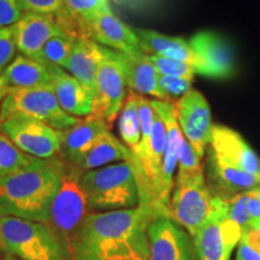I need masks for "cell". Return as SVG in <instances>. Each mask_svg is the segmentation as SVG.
Listing matches in <instances>:
<instances>
[{
  "mask_svg": "<svg viewBox=\"0 0 260 260\" xmlns=\"http://www.w3.org/2000/svg\"><path fill=\"white\" fill-rule=\"evenodd\" d=\"M155 218L142 206L88 213L71 240L75 260H148V226Z\"/></svg>",
  "mask_w": 260,
  "mask_h": 260,
  "instance_id": "obj_1",
  "label": "cell"
},
{
  "mask_svg": "<svg viewBox=\"0 0 260 260\" xmlns=\"http://www.w3.org/2000/svg\"><path fill=\"white\" fill-rule=\"evenodd\" d=\"M63 172L61 162L37 158L28 167L0 181V217L47 223Z\"/></svg>",
  "mask_w": 260,
  "mask_h": 260,
  "instance_id": "obj_2",
  "label": "cell"
},
{
  "mask_svg": "<svg viewBox=\"0 0 260 260\" xmlns=\"http://www.w3.org/2000/svg\"><path fill=\"white\" fill-rule=\"evenodd\" d=\"M0 248L19 260H75L71 248L47 223L0 217Z\"/></svg>",
  "mask_w": 260,
  "mask_h": 260,
  "instance_id": "obj_3",
  "label": "cell"
},
{
  "mask_svg": "<svg viewBox=\"0 0 260 260\" xmlns=\"http://www.w3.org/2000/svg\"><path fill=\"white\" fill-rule=\"evenodd\" d=\"M80 182L89 210L109 212L133 209L140 205L139 186L132 161L84 171Z\"/></svg>",
  "mask_w": 260,
  "mask_h": 260,
  "instance_id": "obj_4",
  "label": "cell"
},
{
  "mask_svg": "<svg viewBox=\"0 0 260 260\" xmlns=\"http://www.w3.org/2000/svg\"><path fill=\"white\" fill-rule=\"evenodd\" d=\"M16 116L38 119L59 132L71 128L81 119L64 112L52 83L34 88L10 89L0 106V123Z\"/></svg>",
  "mask_w": 260,
  "mask_h": 260,
  "instance_id": "obj_5",
  "label": "cell"
},
{
  "mask_svg": "<svg viewBox=\"0 0 260 260\" xmlns=\"http://www.w3.org/2000/svg\"><path fill=\"white\" fill-rule=\"evenodd\" d=\"M214 211V195L204 175L177 176L171 194L169 218L193 237L209 222Z\"/></svg>",
  "mask_w": 260,
  "mask_h": 260,
  "instance_id": "obj_6",
  "label": "cell"
},
{
  "mask_svg": "<svg viewBox=\"0 0 260 260\" xmlns=\"http://www.w3.org/2000/svg\"><path fill=\"white\" fill-rule=\"evenodd\" d=\"M151 103L167 126V146H165L164 159H162L157 199L154 204V216L157 219L162 217L169 218L171 194L175 187L174 176L176 168L178 167L184 135L178 124L176 103L164 102V100H151Z\"/></svg>",
  "mask_w": 260,
  "mask_h": 260,
  "instance_id": "obj_7",
  "label": "cell"
},
{
  "mask_svg": "<svg viewBox=\"0 0 260 260\" xmlns=\"http://www.w3.org/2000/svg\"><path fill=\"white\" fill-rule=\"evenodd\" d=\"M75 170L63 172L61 183L50 210L47 224L71 245V240L88 216V201ZM71 248V247H70Z\"/></svg>",
  "mask_w": 260,
  "mask_h": 260,
  "instance_id": "obj_8",
  "label": "cell"
},
{
  "mask_svg": "<svg viewBox=\"0 0 260 260\" xmlns=\"http://www.w3.org/2000/svg\"><path fill=\"white\" fill-rule=\"evenodd\" d=\"M243 235L242 228L225 218V199L214 195L212 217L193 236L198 260H230Z\"/></svg>",
  "mask_w": 260,
  "mask_h": 260,
  "instance_id": "obj_9",
  "label": "cell"
},
{
  "mask_svg": "<svg viewBox=\"0 0 260 260\" xmlns=\"http://www.w3.org/2000/svg\"><path fill=\"white\" fill-rule=\"evenodd\" d=\"M102 46V45H100ZM103 58L96 76L93 115L111 125L121 113L126 99V77L116 51L102 46Z\"/></svg>",
  "mask_w": 260,
  "mask_h": 260,
  "instance_id": "obj_10",
  "label": "cell"
},
{
  "mask_svg": "<svg viewBox=\"0 0 260 260\" xmlns=\"http://www.w3.org/2000/svg\"><path fill=\"white\" fill-rule=\"evenodd\" d=\"M0 132L30 157L52 159L61 153V132L30 117H11L0 123Z\"/></svg>",
  "mask_w": 260,
  "mask_h": 260,
  "instance_id": "obj_11",
  "label": "cell"
},
{
  "mask_svg": "<svg viewBox=\"0 0 260 260\" xmlns=\"http://www.w3.org/2000/svg\"><path fill=\"white\" fill-rule=\"evenodd\" d=\"M177 119L184 138L203 159L212 139V116L206 98L199 90L191 89L176 103Z\"/></svg>",
  "mask_w": 260,
  "mask_h": 260,
  "instance_id": "obj_12",
  "label": "cell"
},
{
  "mask_svg": "<svg viewBox=\"0 0 260 260\" xmlns=\"http://www.w3.org/2000/svg\"><path fill=\"white\" fill-rule=\"evenodd\" d=\"M148 260H198L193 237L167 217L148 226Z\"/></svg>",
  "mask_w": 260,
  "mask_h": 260,
  "instance_id": "obj_13",
  "label": "cell"
},
{
  "mask_svg": "<svg viewBox=\"0 0 260 260\" xmlns=\"http://www.w3.org/2000/svg\"><path fill=\"white\" fill-rule=\"evenodd\" d=\"M12 27L17 50L22 56L40 63H42V51L47 42L56 35L65 32L57 15L38 12H24L23 17Z\"/></svg>",
  "mask_w": 260,
  "mask_h": 260,
  "instance_id": "obj_14",
  "label": "cell"
},
{
  "mask_svg": "<svg viewBox=\"0 0 260 260\" xmlns=\"http://www.w3.org/2000/svg\"><path fill=\"white\" fill-rule=\"evenodd\" d=\"M81 34L92 39L98 45L122 53L141 52L134 29L129 28L112 14L111 9L100 12L89 21H77Z\"/></svg>",
  "mask_w": 260,
  "mask_h": 260,
  "instance_id": "obj_15",
  "label": "cell"
},
{
  "mask_svg": "<svg viewBox=\"0 0 260 260\" xmlns=\"http://www.w3.org/2000/svg\"><path fill=\"white\" fill-rule=\"evenodd\" d=\"M190 47L205 63V76L211 79H229L235 74L236 61L232 45L218 32L204 30L193 35Z\"/></svg>",
  "mask_w": 260,
  "mask_h": 260,
  "instance_id": "obj_16",
  "label": "cell"
},
{
  "mask_svg": "<svg viewBox=\"0 0 260 260\" xmlns=\"http://www.w3.org/2000/svg\"><path fill=\"white\" fill-rule=\"evenodd\" d=\"M110 125L105 119L95 115H89L80 119L71 128L61 132V153L69 164L77 165L94 145L110 132Z\"/></svg>",
  "mask_w": 260,
  "mask_h": 260,
  "instance_id": "obj_17",
  "label": "cell"
},
{
  "mask_svg": "<svg viewBox=\"0 0 260 260\" xmlns=\"http://www.w3.org/2000/svg\"><path fill=\"white\" fill-rule=\"evenodd\" d=\"M133 29L139 39L140 47L144 53L148 56H161L184 61L194 68L195 74L205 76V73H206L205 63L190 47L189 41H186L181 38L168 37V35L160 34V32L151 30V29Z\"/></svg>",
  "mask_w": 260,
  "mask_h": 260,
  "instance_id": "obj_18",
  "label": "cell"
},
{
  "mask_svg": "<svg viewBox=\"0 0 260 260\" xmlns=\"http://www.w3.org/2000/svg\"><path fill=\"white\" fill-rule=\"evenodd\" d=\"M210 149L243 171L260 176V158L235 130L214 125Z\"/></svg>",
  "mask_w": 260,
  "mask_h": 260,
  "instance_id": "obj_19",
  "label": "cell"
},
{
  "mask_svg": "<svg viewBox=\"0 0 260 260\" xmlns=\"http://www.w3.org/2000/svg\"><path fill=\"white\" fill-rule=\"evenodd\" d=\"M209 177L216 188V197L229 199L260 186V176L243 171L232 162L224 160L209 149Z\"/></svg>",
  "mask_w": 260,
  "mask_h": 260,
  "instance_id": "obj_20",
  "label": "cell"
},
{
  "mask_svg": "<svg viewBox=\"0 0 260 260\" xmlns=\"http://www.w3.org/2000/svg\"><path fill=\"white\" fill-rule=\"evenodd\" d=\"M52 74V86L61 109L68 115L81 118L92 115L93 94L73 75L56 65H48Z\"/></svg>",
  "mask_w": 260,
  "mask_h": 260,
  "instance_id": "obj_21",
  "label": "cell"
},
{
  "mask_svg": "<svg viewBox=\"0 0 260 260\" xmlns=\"http://www.w3.org/2000/svg\"><path fill=\"white\" fill-rule=\"evenodd\" d=\"M117 54L124 69L126 84L133 92L139 95L146 94V95L157 98V100L170 102L159 88V75L148 54L144 53L142 51L136 52V53L117 52Z\"/></svg>",
  "mask_w": 260,
  "mask_h": 260,
  "instance_id": "obj_22",
  "label": "cell"
},
{
  "mask_svg": "<svg viewBox=\"0 0 260 260\" xmlns=\"http://www.w3.org/2000/svg\"><path fill=\"white\" fill-rule=\"evenodd\" d=\"M103 58L102 46L88 37H79L75 40L73 51L65 64V69L77 79L95 96L96 76Z\"/></svg>",
  "mask_w": 260,
  "mask_h": 260,
  "instance_id": "obj_23",
  "label": "cell"
},
{
  "mask_svg": "<svg viewBox=\"0 0 260 260\" xmlns=\"http://www.w3.org/2000/svg\"><path fill=\"white\" fill-rule=\"evenodd\" d=\"M2 79L10 89L34 88L52 83V74L46 64L19 54L6 68Z\"/></svg>",
  "mask_w": 260,
  "mask_h": 260,
  "instance_id": "obj_24",
  "label": "cell"
},
{
  "mask_svg": "<svg viewBox=\"0 0 260 260\" xmlns=\"http://www.w3.org/2000/svg\"><path fill=\"white\" fill-rule=\"evenodd\" d=\"M115 161H133V153L124 144L111 134V132H109L84 155L77 168L79 170L89 171L107 167Z\"/></svg>",
  "mask_w": 260,
  "mask_h": 260,
  "instance_id": "obj_25",
  "label": "cell"
},
{
  "mask_svg": "<svg viewBox=\"0 0 260 260\" xmlns=\"http://www.w3.org/2000/svg\"><path fill=\"white\" fill-rule=\"evenodd\" d=\"M118 132L121 139L132 153L138 151L141 141V124L139 116V94L130 92L118 119Z\"/></svg>",
  "mask_w": 260,
  "mask_h": 260,
  "instance_id": "obj_26",
  "label": "cell"
},
{
  "mask_svg": "<svg viewBox=\"0 0 260 260\" xmlns=\"http://www.w3.org/2000/svg\"><path fill=\"white\" fill-rule=\"evenodd\" d=\"M35 159L22 152L8 136L0 132V181L28 167Z\"/></svg>",
  "mask_w": 260,
  "mask_h": 260,
  "instance_id": "obj_27",
  "label": "cell"
},
{
  "mask_svg": "<svg viewBox=\"0 0 260 260\" xmlns=\"http://www.w3.org/2000/svg\"><path fill=\"white\" fill-rule=\"evenodd\" d=\"M75 40L76 38L67 32L52 38L42 51V63L64 68L73 51Z\"/></svg>",
  "mask_w": 260,
  "mask_h": 260,
  "instance_id": "obj_28",
  "label": "cell"
},
{
  "mask_svg": "<svg viewBox=\"0 0 260 260\" xmlns=\"http://www.w3.org/2000/svg\"><path fill=\"white\" fill-rule=\"evenodd\" d=\"M64 6L68 14L84 22L110 9L107 0H64Z\"/></svg>",
  "mask_w": 260,
  "mask_h": 260,
  "instance_id": "obj_29",
  "label": "cell"
},
{
  "mask_svg": "<svg viewBox=\"0 0 260 260\" xmlns=\"http://www.w3.org/2000/svg\"><path fill=\"white\" fill-rule=\"evenodd\" d=\"M247 200H248L247 191L225 199V218L239 224L242 228L243 233L252 226L251 217L247 210Z\"/></svg>",
  "mask_w": 260,
  "mask_h": 260,
  "instance_id": "obj_30",
  "label": "cell"
},
{
  "mask_svg": "<svg viewBox=\"0 0 260 260\" xmlns=\"http://www.w3.org/2000/svg\"><path fill=\"white\" fill-rule=\"evenodd\" d=\"M152 63H153L158 75H165V76H180V77H191L195 75V70L191 65L184 63V61L175 60L171 58L161 56H149Z\"/></svg>",
  "mask_w": 260,
  "mask_h": 260,
  "instance_id": "obj_31",
  "label": "cell"
},
{
  "mask_svg": "<svg viewBox=\"0 0 260 260\" xmlns=\"http://www.w3.org/2000/svg\"><path fill=\"white\" fill-rule=\"evenodd\" d=\"M204 175L203 165H201V158L197 154L191 145L184 138L183 146L178 160V172L177 176H198Z\"/></svg>",
  "mask_w": 260,
  "mask_h": 260,
  "instance_id": "obj_32",
  "label": "cell"
},
{
  "mask_svg": "<svg viewBox=\"0 0 260 260\" xmlns=\"http://www.w3.org/2000/svg\"><path fill=\"white\" fill-rule=\"evenodd\" d=\"M158 84L161 92L170 100L171 96H184L191 90L193 79L191 77L180 76H165L159 75ZM171 102V100H170Z\"/></svg>",
  "mask_w": 260,
  "mask_h": 260,
  "instance_id": "obj_33",
  "label": "cell"
},
{
  "mask_svg": "<svg viewBox=\"0 0 260 260\" xmlns=\"http://www.w3.org/2000/svg\"><path fill=\"white\" fill-rule=\"evenodd\" d=\"M17 45L15 40L14 27L0 28V76L16 57Z\"/></svg>",
  "mask_w": 260,
  "mask_h": 260,
  "instance_id": "obj_34",
  "label": "cell"
},
{
  "mask_svg": "<svg viewBox=\"0 0 260 260\" xmlns=\"http://www.w3.org/2000/svg\"><path fill=\"white\" fill-rule=\"evenodd\" d=\"M23 15L24 10L19 0H0V28L12 27Z\"/></svg>",
  "mask_w": 260,
  "mask_h": 260,
  "instance_id": "obj_35",
  "label": "cell"
},
{
  "mask_svg": "<svg viewBox=\"0 0 260 260\" xmlns=\"http://www.w3.org/2000/svg\"><path fill=\"white\" fill-rule=\"evenodd\" d=\"M24 12L59 15L64 11V0H19Z\"/></svg>",
  "mask_w": 260,
  "mask_h": 260,
  "instance_id": "obj_36",
  "label": "cell"
},
{
  "mask_svg": "<svg viewBox=\"0 0 260 260\" xmlns=\"http://www.w3.org/2000/svg\"><path fill=\"white\" fill-rule=\"evenodd\" d=\"M248 194V200H247V210H248L249 217H251L252 225L260 222V203L254 194L253 189L247 191Z\"/></svg>",
  "mask_w": 260,
  "mask_h": 260,
  "instance_id": "obj_37",
  "label": "cell"
},
{
  "mask_svg": "<svg viewBox=\"0 0 260 260\" xmlns=\"http://www.w3.org/2000/svg\"><path fill=\"white\" fill-rule=\"evenodd\" d=\"M235 260H260V253L241 240L237 245Z\"/></svg>",
  "mask_w": 260,
  "mask_h": 260,
  "instance_id": "obj_38",
  "label": "cell"
},
{
  "mask_svg": "<svg viewBox=\"0 0 260 260\" xmlns=\"http://www.w3.org/2000/svg\"><path fill=\"white\" fill-rule=\"evenodd\" d=\"M241 240L260 253V222L253 224L247 232L243 233Z\"/></svg>",
  "mask_w": 260,
  "mask_h": 260,
  "instance_id": "obj_39",
  "label": "cell"
},
{
  "mask_svg": "<svg viewBox=\"0 0 260 260\" xmlns=\"http://www.w3.org/2000/svg\"><path fill=\"white\" fill-rule=\"evenodd\" d=\"M9 92H10V88L4 83L2 76H0V106H2V104H3V102H4V99L9 94Z\"/></svg>",
  "mask_w": 260,
  "mask_h": 260,
  "instance_id": "obj_40",
  "label": "cell"
},
{
  "mask_svg": "<svg viewBox=\"0 0 260 260\" xmlns=\"http://www.w3.org/2000/svg\"><path fill=\"white\" fill-rule=\"evenodd\" d=\"M253 191H254V194L256 195V198H258V200H259V203H260V186L254 188V189H253Z\"/></svg>",
  "mask_w": 260,
  "mask_h": 260,
  "instance_id": "obj_41",
  "label": "cell"
},
{
  "mask_svg": "<svg viewBox=\"0 0 260 260\" xmlns=\"http://www.w3.org/2000/svg\"><path fill=\"white\" fill-rule=\"evenodd\" d=\"M3 260H19V259H17V258H15V256H12V255H10V254H8L5 256L4 259Z\"/></svg>",
  "mask_w": 260,
  "mask_h": 260,
  "instance_id": "obj_42",
  "label": "cell"
}]
</instances>
